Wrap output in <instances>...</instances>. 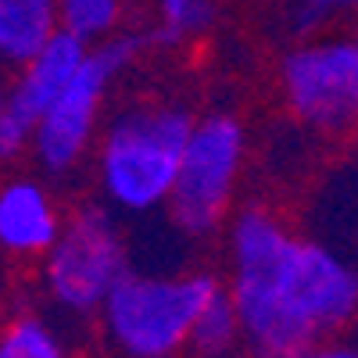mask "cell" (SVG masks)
I'll list each match as a JSON object with an SVG mask.
<instances>
[{
	"instance_id": "6da1fadb",
	"label": "cell",
	"mask_w": 358,
	"mask_h": 358,
	"mask_svg": "<svg viewBox=\"0 0 358 358\" xmlns=\"http://www.w3.org/2000/svg\"><path fill=\"white\" fill-rule=\"evenodd\" d=\"M226 229L229 280L251 358H287L297 348L341 337L355 322V265L315 236H297L273 208L248 204Z\"/></svg>"
},
{
	"instance_id": "7a4b0ae2",
	"label": "cell",
	"mask_w": 358,
	"mask_h": 358,
	"mask_svg": "<svg viewBox=\"0 0 358 358\" xmlns=\"http://www.w3.org/2000/svg\"><path fill=\"white\" fill-rule=\"evenodd\" d=\"M190 129L194 111L172 101H140L111 115L90 151L101 204L129 219L165 212Z\"/></svg>"
},
{
	"instance_id": "3957f363",
	"label": "cell",
	"mask_w": 358,
	"mask_h": 358,
	"mask_svg": "<svg viewBox=\"0 0 358 358\" xmlns=\"http://www.w3.org/2000/svg\"><path fill=\"white\" fill-rule=\"evenodd\" d=\"M222 280L215 273L126 268L97 308L104 344L122 358H176L187 351L190 322Z\"/></svg>"
},
{
	"instance_id": "277c9868",
	"label": "cell",
	"mask_w": 358,
	"mask_h": 358,
	"mask_svg": "<svg viewBox=\"0 0 358 358\" xmlns=\"http://www.w3.org/2000/svg\"><path fill=\"white\" fill-rule=\"evenodd\" d=\"M136 36H111L86 50L79 72L33 122L29 155L40 172H47L50 179H65L90 158L104 126V101L111 97L118 76L136 62Z\"/></svg>"
},
{
	"instance_id": "5b68a950",
	"label": "cell",
	"mask_w": 358,
	"mask_h": 358,
	"mask_svg": "<svg viewBox=\"0 0 358 358\" xmlns=\"http://www.w3.org/2000/svg\"><path fill=\"white\" fill-rule=\"evenodd\" d=\"M244 162H248V129L241 118L229 111H208L194 118V129L183 147V162H179L176 183L165 204L172 226L183 236H194V241L215 236L233 215Z\"/></svg>"
},
{
	"instance_id": "8992f818",
	"label": "cell",
	"mask_w": 358,
	"mask_h": 358,
	"mask_svg": "<svg viewBox=\"0 0 358 358\" xmlns=\"http://www.w3.org/2000/svg\"><path fill=\"white\" fill-rule=\"evenodd\" d=\"M129 268L122 215L104 204H83L65 215L62 233L40 258V287L65 315H97L108 290Z\"/></svg>"
},
{
	"instance_id": "52a82bcc",
	"label": "cell",
	"mask_w": 358,
	"mask_h": 358,
	"mask_svg": "<svg viewBox=\"0 0 358 358\" xmlns=\"http://www.w3.org/2000/svg\"><path fill=\"white\" fill-rule=\"evenodd\" d=\"M280 90L305 129L344 136L358 118V43L341 33L297 40L280 62Z\"/></svg>"
},
{
	"instance_id": "ba28073f",
	"label": "cell",
	"mask_w": 358,
	"mask_h": 358,
	"mask_svg": "<svg viewBox=\"0 0 358 358\" xmlns=\"http://www.w3.org/2000/svg\"><path fill=\"white\" fill-rule=\"evenodd\" d=\"M65 208L57 194L36 176L0 179V255L11 262H40L57 241Z\"/></svg>"
},
{
	"instance_id": "9c48e42d",
	"label": "cell",
	"mask_w": 358,
	"mask_h": 358,
	"mask_svg": "<svg viewBox=\"0 0 358 358\" xmlns=\"http://www.w3.org/2000/svg\"><path fill=\"white\" fill-rule=\"evenodd\" d=\"M86 50L90 47L72 40L69 33H54L29 62L11 69L15 76L8 79V111H15L25 122H36L50 108V101L69 86V79L79 72Z\"/></svg>"
},
{
	"instance_id": "30bf717a",
	"label": "cell",
	"mask_w": 358,
	"mask_h": 358,
	"mask_svg": "<svg viewBox=\"0 0 358 358\" xmlns=\"http://www.w3.org/2000/svg\"><path fill=\"white\" fill-rule=\"evenodd\" d=\"M57 33V0H0V69H18Z\"/></svg>"
},
{
	"instance_id": "8fae6325",
	"label": "cell",
	"mask_w": 358,
	"mask_h": 358,
	"mask_svg": "<svg viewBox=\"0 0 358 358\" xmlns=\"http://www.w3.org/2000/svg\"><path fill=\"white\" fill-rule=\"evenodd\" d=\"M241 348H244L241 319H236V308H233V297H229L226 283H219L204 297V305L197 308V315L190 322L187 351H194L197 358H233Z\"/></svg>"
},
{
	"instance_id": "7c38bea8",
	"label": "cell",
	"mask_w": 358,
	"mask_h": 358,
	"mask_svg": "<svg viewBox=\"0 0 358 358\" xmlns=\"http://www.w3.org/2000/svg\"><path fill=\"white\" fill-rule=\"evenodd\" d=\"M126 18V0H57V33L97 47L118 36Z\"/></svg>"
},
{
	"instance_id": "4fadbf2b",
	"label": "cell",
	"mask_w": 358,
	"mask_h": 358,
	"mask_svg": "<svg viewBox=\"0 0 358 358\" xmlns=\"http://www.w3.org/2000/svg\"><path fill=\"white\" fill-rule=\"evenodd\" d=\"M0 358H72V351L50 319L18 312L0 322Z\"/></svg>"
},
{
	"instance_id": "5bb4252c",
	"label": "cell",
	"mask_w": 358,
	"mask_h": 358,
	"mask_svg": "<svg viewBox=\"0 0 358 358\" xmlns=\"http://www.w3.org/2000/svg\"><path fill=\"white\" fill-rule=\"evenodd\" d=\"M219 18V0H155V40L165 47L201 40Z\"/></svg>"
},
{
	"instance_id": "9a60e30c",
	"label": "cell",
	"mask_w": 358,
	"mask_h": 358,
	"mask_svg": "<svg viewBox=\"0 0 358 358\" xmlns=\"http://www.w3.org/2000/svg\"><path fill=\"white\" fill-rule=\"evenodd\" d=\"M358 0H287V25L297 40L322 36L334 25H341Z\"/></svg>"
},
{
	"instance_id": "2e32d148",
	"label": "cell",
	"mask_w": 358,
	"mask_h": 358,
	"mask_svg": "<svg viewBox=\"0 0 358 358\" xmlns=\"http://www.w3.org/2000/svg\"><path fill=\"white\" fill-rule=\"evenodd\" d=\"M29 147H33V122L4 108L0 111V169H11L29 158Z\"/></svg>"
},
{
	"instance_id": "e0dca14e",
	"label": "cell",
	"mask_w": 358,
	"mask_h": 358,
	"mask_svg": "<svg viewBox=\"0 0 358 358\" xmlns=\"http://www.w3.org/2000/svg\"><path fill=\"white\" fill-rule=\"evenodd\" d=\"M287 358H358L355 344L344 341V337H326V341H315V344H305V348H297L294 355Z\"/></svg>"
},
{
	"instance_id": "ac0fdd59",
	"label": "cell",
	"mask_w": 358,
	"mask_h": 358,
	"mask_svg": "<svg viewBox=\"0 0 358 358\" xmlns=\"http://www.w3.org/2000/svg\"><path fill=\"white\" fill-rule=\"evenodd\" d=\"M4 108H8V79L0 76V111H4Z\"/></svg>"
}]
</instances>
